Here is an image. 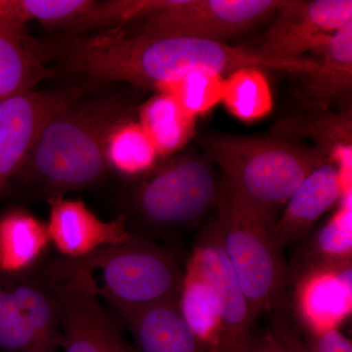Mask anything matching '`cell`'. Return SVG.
Returning a JSON list of instances; mask_svg holds the SVG:
<instances>
[{
    "mask_svg": "<svg viewBox=\"0 0 352 352\" xmlns=\"http://www.w3.org/2000/svg\"><path fill=\"white\" fill-rule=\"evenodd\" d=\"M219 186L214 164L205 155H183L141 183L135 194L136 212L156 228L189 227L215 207Z\"/></svg>",
    "mask_w": 352,
    "mask_h": 352,
    "instance_id": "6",
    "label": "cell"
},
{
    "mask_svg": "<svg viewBox=\"0 0 352 352\" xmlns=\"http://www.w3.org/2000/svg\"><path fill=\"white\" fill-rule=\"evenodd\" d=\"M300 276L298 310L312 335L339 327L351 314V263L316 266Z\"/></svg>",
    "mask_w": 352,
    "mask_h": 352,
    "instance_id": "12",
    "label": "cell"
},
{
    "mask_svg": "<svg viewBox=\"0 0 352 352\" xmlns=\"http://www.w3.org/2000/svg\"><path fill=\"white\" fill-rule=\"evenodd\" d=\"M184 271L171 254L132 238L80 258L60 259L44 280L103 298L120 315L179 300Z\"/></svg>",
    "mask_w": 352,
    "mask_h": 352,
    "instance_id": "3",
    "label": "cell"
},
{
    "mask_svg": "<svg viewBox=\"0 0 352 352\" xmlns=\"http://www.w3.org/2000/svg\"><path fill=\"white\" fill-rule=\"evenodd\" d=\"M252 352H254V351H252Z\"/></svg>",
    "mask_w": 352,
    "mask_h": 352,
    "instance_id": "34",
    "label": "cell"
},
{
    "mask_svg": "<svg viewBox=\"0 0 352 352\" xmlns=\"http://www.w3.org/2000/svg\"><path fill=\"white\" fill-rule=\"evenodd\" d=\"M254 352H289L272 331L254 338Z\"/></svg>",
    "mask_w": 352,
    "mask_h": 352,
    "instance_id": "32",
    "label": "cell"
},
{
    "mask_svg": "<svg viewBox=\"0 0 352 352\" xmlns=\"http://www.w3.org/2000/svg\"><path fill=\"white\" fill-rule=\"evenodd\" d=\"M0 352H43L0 272Z\"/></svg>",
    "mask_w": 352,
    "mask_h": 352,
    "instance_id": "29",
    "label": "cell"
},
{
    "mask_svg": "<svg viewBox=\"0 0 352 352\" xmlns=\"http://www.w3.org/2000/svg\"><path fill=\"white\" fill-rule=\"evenodd\" d=\"M308 349V347H307ZM309 352H352L351 340L340 333L339 329H329L312 335Z\"/></svg>",
    "mask_w": 352,
    "mask_h": 352,
    "instance_id": "30",
    "label": "cell"
},
{
    "mask_svg": "<svg viewBox=\"0 0 352 352\" xmlns=\"http://www.w3.org/2000/svg\"><path fill=\"white\" fill-rule=\"evenodd\" d=\"M171 0H110L95 1L78 30L124 27L170 6Z\"/></svg>",
    "mask_w": 352,
    "mask_h": 352,
    "instance_id": "28",
    "label": "cell"
},
{
    "mask_svg": "<svg viewBox=\"0 0 352 352\" xmlns=\"http://www.w3.org/2000/svg\"><path fill=\"white\" fill-rule=\"evenodd\" d=\"M226 78L210 72H195L176 80L162 85L156 90L170 95L189 115L207 113L222 101Z\"/></svg>",
    "mask_w": 352,
    "mask_h": 352,
    "instance_id": "27",
    "label": "cell"
},
{
    "mask_svg": "<svg viewBox=\"0 0 352 352\" xmlns=\"http://www.w3.org/2000/svg\"><path fill=\"white\" fill-rule=\"evenodd\" d=\"M138 120L160 157H166L187 144L195 129L196 118L173 96L159 92L139 107Z\"/></svg>",
    "mask_w": 352,
    "mask_h": 352,
    "instance_id": "21",
    "label": "cell"
},
{
    "mask_svg": "<svg viewBox=\"0 0 352 352\" xmlns=\"http://www.w3.org/2000/svg\"><path fill=\"white\" fill-rule=\"evenodd\" d=\"M180 311L199 340L212 352H217L219 338V318L212 289L187 263L179 295Z\"/></svg>",
    "mask_w": 352,
    "mask_h": 352,
    "instance_id": "23",
    "label": "cell"
},
{
    "mask_svg": "<svg viewBox=\"0 0 352 352\" xmlns=\"http://www.w3.org/2000/svg\"><path fill=\"white\" fill-rule=\"evenodd\" d=\"M346 193L335 164L327 162L294 192L271 227V234L280 250L302 240L317 219L328 212Z\"/></svg>",
    "mask_w": 352,
    "mask_h": 352,
    "instance_id": "13",
    "label": "cell"
},
{
    "mask_svg": "<svg viewBox=\"0 0 352 352\" xmlns=\"http://www.w3.org/2000/svg\"><path fill=\"white\" fill-rule=\"evenodd\" d=\"M111 349L112 352H138L131 344H127L115 325H113L111 331Z\"/></svg>",
    "mask_w": 352,
    "mask_h": 352,
    "instance_id": "33",
    "label": "cell"
},
{
    "mask_svg": "<svg viewBox=\"0 0 352 352\" xmlns=\"http://www.w3.org/2000/svg\"><path fill=\"white\" fill-rule=\"evenodd\" d=\"M178 300L157 303L120 315L133 337L136 351L212 352L189 327Z\"/></svg>",
    "mask_w": 352,
    "mask_h": 352,
    "instance_id": "18",
    "label": "cell"
},
{
    "mask_svg": "<svg viewBox=\"0 0 352 352\" xmlns=\"http://www.w3.org/2000/svg\"><path fill=\"white\" fill-rule=\"evenodd\" d=\"M188 263L214 295L219 318L217 352H252L256 338L252 327L256 318L222 249L214 219L201 231Z\"/></svg>",
    "mask_w": 352,
    "mask_h": 352,
    "instance_id": "8",
    "label": "cell"
},
{
    "mask_svg": "<svg viewBox=\"0 0 352 352\" xmlns=\"http://www.w3.org/2000/svg\"><path fill=\"white\" fill-rule=\"evenodd\" d=\"M256 50L266 56L300 59L323 39L352 25L351 0H283Z\"/></svg>",
    "mask_w": 352,
    "mask_h": 352,
    "instance_id": "9",
    "label": "cell"
},
{
    "mask_svg": "<svg viewBox=\"0 0 352 352\" xmlns=\"http://www.w3.org/2000/svg\"><path fill=\"white\" fill-rule=\"evenodd\" d=\"M45 282L54 292L61 310L60 351L112 352L111 331L113 323L98 298L80 289Z\"/></svg>",
    "mask_w": 352,
    "mask_h": 352,
    "instance_id": "17",
    "label": "cell"
},
{
    "mask_svg": "<svg viewBox=\"0 0 352 352\" xmlns=\"http://www.w3.org/2000/svg\"><path fill=\"white\" fill-rule=\"evenodd\" d=\"M214 219L222 249L256 318L283 302L287 271L271 226L226 175Z\"/></svg>",
    "mask_w": 352,
    "mask_h": 352,
    "instance_id": "5",
    "label": "cell"
},
{
    "mask_svg": "<svg viewBox=\"0 0 352 352\" xmlns=\"http://www.w3.org/2000/svg\"><path fill=\"white\" fill-rule=\"evenodd\" d=\"M275 136L289 139L305 138L314 141L328 162L335 164L344 192L352 190V120L351 112L308 111L277 122Z\"/></svg>",
    "mask_w": 352,
    "mask_h": 352,
    "instance_id": "16",
    "label": "cell"
},
{
    "mask_svg": "<svg viewBox=\"0 0 352 352\" xmlns=\"http://www.w3.org/2000/svg\"><path fill=\"white\" fill-rule=\"evenodd\" d=\"M41 41L27 25L0 18V102L36 90L52 75Z\"/></svg>",
    "mask_w": 352,
    "mask_h": 352,
    "instance_id": "14",
    "label": "cell"
},
{
    "mask_svg": "<svg viewBox=\"0 0 352 352\" xmlns=\"http://www.w3.org/2000/svg\"><path fill=\"white\" fill-rule=\"evenodd\" d=\"M94 2L91 0H0V18L25 25L36 21L50 27L78 30Z\"/></svg>",
    "mask_w": 352,
    "mask_h": 352,
    "instance_id": "25",
    "label": "cell"
},
{
    "mask_svg": "<svg viewBox=\"0 0 352 352\" xmlns=\"http://www.w3.org/2000/svg\"><path fill=\"white\" fill-rule=\"evenodd\" d=\"M47 226L50 242L67 258H80L108 245L132 239L124 215L103 221L80 200L65 197L48 201Z\"/></svg>",
    "mask_w": 352,
    "mask_h": 352,
    "instance_id": "11",
    "label": "cell"
},
{
    "mask_svg": "<svg viewBox=\"0 0 352 352\" xmlns=\"http://www.w3.org/2000/svg\"><path fill=\"white\" fill-rule=\"evenodd\" d=\"M2 273V272H1ZM7 288L43 352H60L62 315L54 292L44 280L2 273Z\"/></svg>",
    "mask_w": 352,
    "mask_h": 352,
    "instance_id": "19",
    "label": "cell"
},
{
    "mask_svg": "<svg viewBox=\"0 0 352 352\" xmlns=\"http://www.w3.org/2000/svg\"><path fill=\"white\" fill-rule=\"evenodd\" d=\"M282 3L283 0H171L166 8L129 24V32L120 30L132 36L226 43L274 15Z\"/></svg>",
    "mask_w": 352,
    "mask_h": 352,
    "instance_id": "7",
    "label": "cell"
},
{
    "mask_svg": "<svg viewBox=\"0 0 352 352\" xmlns=\"http://www.w3.org/2000/svg\"><path fill=\"white\" fill-rule=\"evenodd\" d=\"M106 157L109 168L122 175L138 176L151 170L160 155L138 120L127 118L109 133Z\"/></svg>",
    "mask_w": 352,
    "mask_h": 352,
    "instance_id": "22",
    "label": "cell"
},
{
    "mask_svg": "<svg viewBox=\"0 0 352 352\" xmlns=\"http://www.w3.org/2000/svg\"><path fill=\"white\" fill-rule=\"evenodd\" d=\"M222 101L243 122L263 119L272 111V92L263 69H236L226 78Z\"/></svg>",
    "mask_w": 352,
    "mask_h": 352,
    "instance_id": "24",
    "label": "cell"
},
{
    "mask_svg": "<svg viewBox=\"0 0 352 352\" xmlns=\"http://www.w3.org/2000/svg\"><path fill=\"white\" fill-rule=\"evenodd\" d=\"M200 146L271 227L307 176L328 162L316 148L277 136L212 133L200 138Z\"/></svg>",
    "mask_w": 352,
    "mask_h": 352,
    "instance_id": "4",
    "label": "cell"
},
{
    "mask_svg": "<svg viewBox=\"0 0 352 352\" xmlns=\"http://www.w3.org/2000/svg\"><path fill=\"white\" fill-rule=\"evenodd\" d=\"M52 59L66 73L153 89L195 72L224 76L242 68H258L303 76L318 68L312 58L279 59L252 47L204 39L132 36L120 29L100 36H60L53 43Z\"/></svg>",
    "mask_w": 352,
    "mask_h": 352,
    "instance_id": "1",
    "label": "cell"
},
{
    "mask_svg": "<svg viewBox=\"0 0 352 352\" xmlns=\"http://www.w3.org/2000/svg\"><path fill=\"white\" fill-rule=\"evenodd\" d=\"M50 243L47 226L22 208L0 217V272L25 274Z\"/></svg>",
    "mask_w": 352,
    "mask_h": 352,
    "instance_id": "20",
    "label": "cell"
},
{
    "mask_svg": "<svg viewBox=\"0 0 352 352\" xmlns=\"http://www.w3.org/2000/svg\"><path fill=\"white\" fill-rule=\"evenodd\" d=\"M339 208L312 241L305 271L316 266L351 263L352 191L346 192L339 201Z\"/></svg>",
    "mask_w": 352,
    "mask_h": 352,
    "instance_id": "26",
    "label": "cell"
},
{
    "mask_svg": "<svg viewBox=\"0 0 352 352\" xmlns=\"http://www.w3.org/2000/svg\"><path fill=\"white\" fill-rule=\"evenodd\" d=\"M127 118L131 106L120 97L80 95L46 122L11 187L50 201L98 184L110 170L109 133Z\"/></svg>",
    "mask_w": 352,
    "mask_h": 352,
    "instance_id": "2",
    "label": "cell"
},
{
    "mask_svg": "<svg viewBox=\"0 0 352 352\" xmlns=\"http://www.w3.org/2000/svg\"><path fill=\"white\" fill-rule=\"evenodd\" d=\"M312 53L318 68L300 76V100L308 111H329L333 102L351 91L352 25L323 39Z\"/></svg>",
    "mask_w": 352,
    "mask_h": 352,
    "instance_id": "15",
    "label": "cell"
},
{
    "mask_svg": "<svg viewBox=\"0 0 352 352\" xmlns=\"http://www.w3.org/2000/svg\"><path fill=\"white\" fill-rule=\"evenodd\" d=\"M272 332L289 352H309L291 324L283 317H277L275 319Z\"/></svg>",
    "mask_w": 352,
    "mask_h": 352,
    "instance_id": "31",
    "label": "cell"
},
{
    "mask_svg": "<svg viewBox=\"0 0 352 352\" xmlns=\"http://www.w3.org/2000/svg\"><path fill=\"white\" fill-rule=\"evenodd\" d=\"M82 94L74 87L34 90L0 102V196L10 189L46 122Z\"/></svg>",
    "mask_w": 352,
    "mask_h": 352,
    "instance_id": "10",
    "label": "cell"
}]
</instances>
